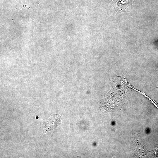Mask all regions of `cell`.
Instances as JSON below:
<instances>
[{"label":"cell","mask_w":158,"mask_h":158,"mask_svg":"<svg viewBox=\"0 0 158 158\" xmlns=\"http://www.w3.org/2000/svg\"><path fill=\"white\" fill-rule=\"evenodd\" d=\"M61 118L59 114L52 115L45 123L43 132L45 133L56 128L61 123Z\"/></svg>","instance_id":"1"},{"label":"cell","mask_w":158,"mask_h":158,"mask_svg":"<svg viewBox=\"0 0 158 158\" xmlns=\"http://www.w3.org/2000/svg\"><path fill=\"white\" fill-rule=\"evenodd\" d=\"M117 10L121 12H128L131 8V0H114Z\"/></svg>","instance_id":"2"}]
</instances>
